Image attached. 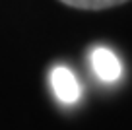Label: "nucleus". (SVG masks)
<instances>
[{"mask_svg": "<svg viewBox=\"0 0 132 130\" xmlns=\"http://www.w3.org/2000/svg\"><path fill=\"white\" fill-rule=\"evenodd\" d=\"M49 80H51V87H53L54 95L60 103H66V105H72L80 99L82 95V87H80L78 80H76L74 72L66 66L58 64L51 70L49 74Z\"/></svg>", "mask_w": 132, "mask_h": 130, "instance_id": "1", "label": "nucleus"}, {"mask_svg": "<svg viewBox=\"0 0 132 130\" xmlns=\"http://www.w3.org/2000/svg\"><path fill=\"white\" fill-rule=\"evenodd\" d=\"M91 68L101 82H117L122 76V64L119 56L107 47H95L91 51Z\"/></svg>", "mask_w": 132, "mask_h": 130, "instance_id": "2", "label": "nucleus"}, {"mask_svg": "<svg viewBox=\"0 0 132 130\" xmlns=\"http://www.w3.org/2000/svg\"><path fill=\"white\" fill-rule=\"evenodd\" d=\"M60 2L66 6H72V8H80V10H103V8L124 4L128 0H60Z\"/></svg>", "mask_w": 132, "mask_h": 130, "instance_id": "3", "label": "nucleus"}]
</instances>
